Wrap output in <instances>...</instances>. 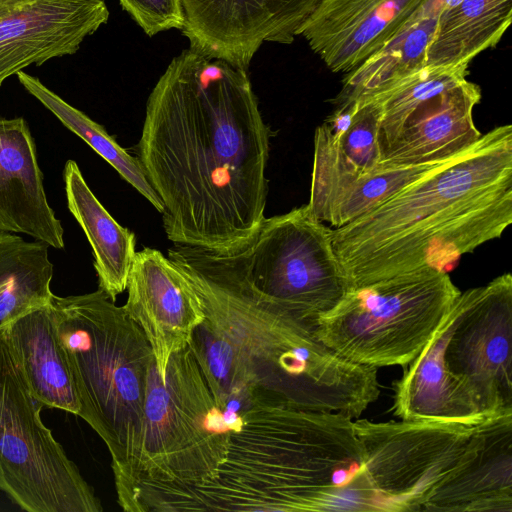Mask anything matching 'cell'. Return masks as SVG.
Segmentation results:
<instances>
[{
	"label": "cell",
	"mask_w": 512,
	"mask_h": 512,
	"mask_svg": "<svg viewBox=\"0 0 512 512\" xmlns=\"http://www.w3.org/2000/svg\"><path fill=\"white\" fill-rule=\"evenodd\" d=\"M512 222V126L494 127L352 222L332 229L349 288L451 271ZM348 288V289H349Z\"/></svg>",
	"instance_id": "3957f363"
},
{
	"label": "cell",
	"mask_w": 512,
	"mask_h": 512,
	"mask_svg": "<svg viewBox=\"0 0 512 512\" xmlns=\"http://www.w3.org/2000/svg\"><path fill=\"white\" fill-rule=\"evenodd\" d=\"M122 8L148 36L170 29L182 30L185 14L182 0H119Z\"/></svg>",
	"instance_id": "83f0119b"
},
{
	"label": "cell",
	"mask_w": 512,
	"mask_h": 512,
	"mask_svg": "<svg viewBox=\"0 0 512 512\" xmlns=\"http://www.w3.org/2000/svg\"><path fill=\"white\" fill-rule=\"evenodd\" d=\"M442 1L444 4V11H446V10L450 9L451 7L455 6L456 4H458L461 0H442Z\"/></svg>",
	"instance_id": "f1b7e54d"
},
{
	"label": "cell",
	"mask_w": 512,
	"mask_h": 512,
	"mask_svg": "<svg viewBox=\"0 0 512 512\" xmlns=\"http://www.w3.org/2000/svg\"><path fill=\"white\" fill-rule=\"evenodd\" d=\"M480 87L465 79L416 107L406 118L380 163L418 165L447 160L479 140L473 120Z\"/></svg>",
	"instance_id": "2e32d148"
},
{
	"label": "cell",
	"mask_w": 512,
	"mask_h": 512,
	"mask_svg": "<svg viewBox=\"0 0 512 512\" xmlns=\"http://www.w3.org/2000/svg\"><path fill=\"white\" fill-rule=\"evenodd\" d=\"M5 334L32 395L43 406L78 416L79 399L49 304L14 320Z\"/></svg>",
	"instance_id": "d6986e66"
},
{
	"label": "cell",
	"mask_w": 512,
	"mask_h": 512,
	"mask_svg": "<svg viewBox=\"0 0 512 512\" xmlns=\"http://www.w3.org/2000/svg\"><path fill=\"white\" fill-rule=\"evenodd\" d=\"M0 332V491L27 512H101L93 488L41 419Z\"/></svg>",
	"instance_id": "ba28073f"
},
{
	"label": "cell",
	"mask_w": 512,
	"mask_h": 512,
	"mask_svg": "<svg viewBox=\"0 0 512 512\" xmlns=\"http://www.w3.org/2000/svg\"><path fill=\"white\" fill-rule=\"evenodd\" d=\"M126 289L123 307L144 332L164 380L171 356L205 318L200 299L181 269L153 248L136 252Z\"/></svg>",
	"instance_id": "4fadbf2b"
},
{
	"label": "cell",
	"mask_w": 512,
	"mask_h": 512,
	"mask_svg": "<svg viewBox=\"0 0 512 512\" xmlns=\"http://www.w3.org/2000/svg\"><path fill=\"white\" fill-rule=\"evenodd\" d=\"M511 20L512 0H461L440 15L426 65L468 66L498 44Z\"/></svg>",
	"instance_id": "7402d4cb"
},
{
	"label": "cell",
	"mask_w": 512,
	"mask_h": 512,
	"mask_svg": "<svg viewBox=\"0 0 512 512\" xmlns=\"http://www.w3.org/2000/svg\"><path fill=\"white\" fill-rule=\"evenodd\" d=\"M476 454L430 496L423 511L512 512V412L486 417Z\"/></svg>",
	"instance_id": "e0dca14e"
},
{
	"label": "cell",
	"mask_w": 512,
	"mask_h": 512,
	"mask_svg": "<svg viewBox=\"0 0 512 512\" xmlns=\"http://www.w3.org/2000/svg\"><path fill=\"white\" fill-rule=\"evenodd\" d=\"M442 324L394 383L393 413L401 420L478 425L483 416L469 389L443 365Z\"/></svg>",
	"instance_id": "ac0fdd59"
},
{
	"label": "cell",
	"mask_w": 512,
	"mask_h": 512,
	"mask_svg": "<svg viewBox=\"0 0 512 512\" xmlns=\"http://www.w3.org/2000/svg\"><path fill=\"white\" fill-rule=\"evenodd\" d=\"M67 205L83 229L94 257L99 289L112 301L127 287L136 254V237L104 208L86 183L74 160L64 167Z\"/></svg>",
	"instance_id": "44dd1931"
},
{
	"label": "cell",
	"mask_w": 512,
	"mask_h": 512,
	"mask_svg": "<svg viewBox=\"0 0 512 512\" xmlns=\"http://www.w3.org/2000/svg\"><path fill=\"white\" fill-rule=\"evenodd\" d=\"M21 85L62 124L83 139L160 213L164 206L151 186L137 157L130 155L107 131L80 110L48 89L38 78L24 71L16 74Z\"/></svg>",
	"instance_id": "cb8c5ba5"
},
{
	"label": "cell",
	"mask_w": 512,
	"mask_h": 512,
	"mask_svg": "<svg viewBox=\"0 0 512 512\" xmlns=\"http://www.w3.org/2000/svg\"><path fill=\"white\" fill-rule=\"evenodd\" d=\"M443 10L442 0H423L388 42L345 74L332 100L335 109L363 101L424 67Z\"/></svg>",
	"instance_id": "ffe728a7"
},
{
	"label": "cell",
	"mask_w": 512,
	"mask_h": 512,
	"mask_svg": "<svg viewBox=\"0 0 512 512\" xmlns=\"http://www.w3.org/2000/svg\"><path fill=\"white\" fill-rule=\"evenodd\" d=\"M0 232L32 236L64 248V230L50 207L26 120L0 118Z\"/></svg>",
	"instance_id": "9a60e30c"
},
{
	"label": "cell",
	"mask_w": 512,
	"mask_h": 512,
	"mask_svg": "<svg viewBox=\"0 0 512 512\" xmlns=\"http://www.w3.org/2000/svg\"><path fill=\"white\" fill-rule=\"evenodd\" d=\"M321 0H182L189 48L247 70L264 42L292 43Z\"/></svg>",
	"instance_id": "8fae6325"
},
{
	"label": "cell",
	"mask_w": 512,
	"mask_h": 512,
	"mask_svg": "<svg viewBox=\"0 0 512 512\" xmlns=\"http://www.w3.org/2000/svg\"><path fill=\"white\" fill-rule=\"evenodd\" d=\"M423 0H321L298 31L333 72L344 74L379 50Z\"/></svg>",
	"instance_id": "5bb4252c"
},
{
	"label": "cell",
	"mask_w": 512,
	"mask_h": 512,
	"mask_svg": "<svg viewBox=\"0 0 512 512\" xmlns=\"http://www.w3.org/2000/svg\"><path fill=\"white\" fill-rule=\"evenodd\" d=\"M168 258L312 328L349 288L332 228L306 205L264 218L246 240L228 250L175 245Z\"/></svg>",
	"instance_id": "5b68a950"
},
{
	"label": "cell",
	"mask_w": 512,
	"mask_h": 512,
	"mask_svg": "<svg viewBox=\"0 0 512 512\" xmlns=\"http://www.w3.org/2000/svg\"><path fill=\"white\" fill-rule=\"evenodd\" d=\"M352 105L355 107V113L348 129L338 140H334L345 158L357 170L365 173L374 170L380 164L378 145L380 110L372 100Z\"/></svg>",
	"instance_id": "4316f807"
},
{
	"label": "cell",
	"mask_w": 512,
	"mask_h": 512,
	"mask_svg": "<svg viewBox=\"0 0 512 512\" xmlns=\"http://www.w3.org/2000/svg\"><path fill=\"white\" fill-rule=\"evenodd\" d=\"M108 19L105 0H0V88L30 65L75 54Z\"/></svg>",
	"instance_id": "7c38bea8"
},
{
	"label": "cell",
	"mask_w": 512,
	"mask_h": 512,
	"mask_svg": "<svg viewBox=\"0 0 512 512\" xmlns=\"http://www.w3.org/2000/svg\"><path fill=\"white\" fill-rule=\"evenodd\" d=\"M447 160L418 165L380 163L374 170L360 173L340 199L330 227L336 229L352 222Z\"/></svg>",
	"instance_id": "484cf974"
},
{
	"label": "cell",
	"mask_w": 512,
	"mask_h": 512,
	"mask_svg": "<svg viewBox=\"0 0 512 512\" xmlns=\"http://www.w3.org/2000/svg\"><path fill=\"white\" fill-rule=\"evenodd\" d=\"M231 430L189 347L175 352L164 380L153 364L136 447L113 473L116 492L136 484L195 485L215 477Z\"/></svg>",
	"instance_id": "8992f818"
},
{
	"label": "cell",
	"mask_w": 512,
	"mask_h": 512,
	"mask_svg": "<svg viewBox=\"0 0 512 512\" xmlns=\"http://www.w3.org/2000/svg\"><path fill=\"white\" fill-rule=\"evenodd\" d=\"M229 437L215 477L195 485L136 484L130 512L338 511L343 491L364 471L353 420L303 410L259 389Z\"/></svg>",
	"instance_id": "7a4b0ae2"
},
{
	"label": "cell",
	"mask_w": 512,
	"mask_h": 512,
	"mask_svg": "<svg viewBox=\"0 0 512 512\" xmlns=\"http://www.w3.org/2000/svg\"><path fill=\"white\" fill-rule=\"evenodd\" d=\"M480 423L353 421L380 511H423L433 492L476 454Z\"/></svg>",
	"instance_id": "9c48e42d"
},
{
	"label": "cell",
	"mask_w": 512,
	"mask_h": 512,
	"mask_svg": "<svg viewBox=\"0 0 512 512\" xmlns=\"http://www.w3.org/2000/svg\"><path fill=\"white\" fill-rule=\"evenodd\" d=\"M48 245L0 232V332L22 315L50 303L53 264Z\"/></svg>",
	"instance_id": "603a6c76"
},
{
	"label": "cell",
	"mask_w": 512,
	"mask_h": 512,
	"mask_svg": "<svg viewBox=\"0 0 512 512\" xmlns=\"http://www.w3.org/2000/svg\"><path fill=\"white\" fill-rule=\"evenodd\" d=\"M444 367L483 416L512 412V276L460 292L442 322Z\"/></svg>",
	"instance_id": "30bf717a"
},
{
	"label": "cell",
	"mask_w": 512,
	"mask_h": 512,
	"mask_svg": "<svg viewBox=\"0 0 512 512\" xmlns=\"http://www.w3.org/2000/svg\"><path fill=\"white\" fill-rule=\"evenodd\" d=\"M467 75L468 66L425 65L363 100L374 101L380 110L378 126L380 158L391 144L403 122L416 107L425 100L464 81L467 79Z\"/></svg>",
	"instance_id": "d4e9b609"
},
{
	"label": "cell",
	"mask_w": 512,
	"mask_h": 512,
	"mask_svg": "<svg viewBox=\"0 0 512 512\" xmlns=\"http://www.w3.org/2000/svg\"><path fill=\"white\" fill-rule=\"evenodd\" d=\"M270 128L247 70L190 48L146 105L137 158L175 245L228 250L264 220Z\"/></svg>",
	"instance_id": "6da1fadb"
},
{
	"label": "cell",
	"mask_w": 512,
	"mask_h": 512,
	"mask_svg": "<svg viewBox=\"0 0 512 512\" xmlns=\"http://www.w3.org/2000/svg\"><path fill=\"white\" fill-rule=\"evenodd\" d=\"M460 290L448 273L423 269L349 288L319 316L314 334L348 360L408 365L427 345Z\"/></svg>",
	"instance_id": "52a82bcc"
},
{
	"label": "cell",
	"mask_w": 512,
	"mask_h": 512,
	"mask_svg": "<svg viewBox=\"0 0 512 512\" xmlns=\"http://www.w3.org/2000/svg\"><path fill=\"white\" fill-rule=\"evenodd\" d=\"M49 308L84 419L106 444L113 473L138 441L149 375L155 362L140 326L98 289L60 297Z\"/></svg>",
	"instance_id": "277c9868"
}]
</instances>
